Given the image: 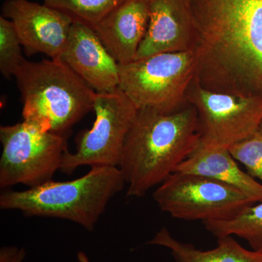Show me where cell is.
Returning <instances> with one entry per match:
<instances>
[{"instance_id": "cell-1", "label": "cell", "mask_w": 262, "mask_h": 262, "mask_svg": "<svg viewBox=\"0 0 262 262\" xmlns=\"http://www.w3.org/2000/svg\"><path fill=\"white\" fill-rule=\"evenodd\" d=\"M192 8L196 82L262 96V0H193Z\"/></svg>"}, {"instance_id": "cell-2", "label": "cell", "mask_w": 262, "mask_h": 262, "mask_svg": "<svg viewBox=\"0 0 262 262\" xmlns=\"http://www.w3.org/2000/svg\"><path fill=\"white\" fill-rule=\"evenodd\" d=\"M200 144L198 114L190 103L169 113L138 110L118 167L127 195L141 198L159 186Z\"/></svg>"}, {"instance_id": "cell-3", "label": "cell", "mask_w": 262, "mask_h": 262, "mask_svg": "<svg viewBox=\"0 0 262 262\" xmlns=\"http://www.w3.org/2000/svg\"><path fill=\"white\" fill-rule=\"evenodd\" d=\"M14 77L23 121L44 132L67 136L94 111L96 92L61 59L26 60Z\"/></svg>"}, {"instance_id": "cell-4", "label": "cell", "mask_w": 262, "mask_h": 262, "mask_svg": "<svg viewBox=\"0 0 262 262\" xmlns=\"http://www.w3.org/2000/svg\"><path fill=\"white\" fill-rule=\"evenodd\" d=\"M125 184L119 168L95 167L74 180H51L26 190L3 192L0 208L21 211L27 216L69 220L91 232L108 203Z\"/></svg>"}, {"instance_id": "cell-5", "label": "cell", "mask_w": 262, "mask_h": 262, "mask_svg": "<svg viewBox=\"0 0 262 262\" xmlns=\"http://www.w3.org/2000/svg\"><path fill=\"white\" fill-rule=\"evenodd\" d=\"M196 76L194 51L157 53L120 65L119 89L138 110L175 111L187 103Z\"/></svg>"}, {"instance_id": "cell-6", "label": "cell", "mask_w": 262, "mask_h": 262, "mask_svg": "<svg viewBox=\"0 0 262 262\" xmlns=\"http://www.w3.org/2000/svg\"><path fill=\"white\" fill-rule=\"evenodd\" d=\"M3 146L0 187L33 188L50 182L69 151L67 136L44 132L21 122L0 127Z\"/></svg>"}, {"instance_id": "cell-7", "label": "cell", "mask_w": 262, "mask_h": 262, "mask_svg": "<svg viewBox=\"0 0 262 262\" xmlns=\"http://www.w3.org/2000/svg\"><path fill=\"white\" fill-rule=\"evenodd\" d=\"M94 111L96 120L90 130L77 139L75 152L68 151L60 170L71 174L81 166L117 167L124 145L135 120L138 108L120 89L112 93H96Z\"/></svg>"}, {"instance_id": "cell-8", "label": "cell", "mask_w": 262, "mask_h": 262, "mask_svg": "<svg viewBox=\"0 0 262 262\" xmlns=\"http://www.w3.org/2000/svg\"><path fill=\"white\" fill-rule=\"evenodd\" d=\"M153 198L162 211L184 221L229 220L253 204L233 187L198 174L174 172L160 184Z\"/></svg>"}, {"instance_id": "cell-9", "label": "cell", "mask_w": 262, "mask_h": 262, "mask_svg": "<svg viewBox=\"0 0 262 262\" xmlns=\"http://www.w3.org/2000/svg\"><path fill=\"white\" fill-rule=\"evenodd\" d=\"M187 101L195 108L203 146L228 149L262 124V96L216 92L202 87L194 78Z\"/></svg>"}, {"instance_id": "cell-10", "label": "cell", "mask_w": 262, "mask_h": 262, "mask_svg": "<svg viewBox=\"0 0 262 262\" xmlns=\"http://www.w3.org/2000/svg\"><path fill=\"white\" fill-rule=\"evenodd\" d=\"M3 16L13 23L26 53H42L51 59L61 57L73 19L46 4L29 0H6Z\"/></svg>"}, {"instance_id": "cell-11", "label": "cell", "mask_w": 262, "mask_h": 262, "mask_svg": "<svg viewBox=\"0 0 262 262\" xmlns=\"http://www.w3.org/2000/svg\"><path fill=\"white\" fill-rule=\"evenodd\" d=\"M66 65L96 93L119 89L120 64L108 53L94 29L74 21L61 57Z\"/></svg>"}, {"instance_id": "cell-12", "label": "cell", "mask_w": 262, "mask_h": 262, "mask_svg": "<svg viewBox=\"0 0 262 262\" xmlns=\"http://www.w3.org/2000/svg\"><path fill=\"white\" fill-rule=\"evenodd\" d=\"M193 0H150L149 21L136 59L166 52L194 51Z\"/></svg>"}, {"instance_id": "cell-13", "label": "cell", "mask_w": 262, "mask_h": 262, "mask_svg": "<svg viewBox=\"0 0 262 262\" xmlns=\"http://www.w3.org/2000/svg\"><path fill=\"white\" fill-rule=\"evenodd\" d=\"M150 0H125L92 28L120 65L136 59L147 32Z\"/></svg>"}, {"instance_id": "cell-14", "label": "cell", "mask_w": 262, "mask_h": 262, "mask_svg": "<svg viewBox=\"0 0 262 262\" xmlns=\"http://www.w3.org/2000/svg\"><path fill=\"white\" fill-rule=\"evenodd\" d=\"M228 149L200 144L175 172L198 174L236 188L253 203L262 201V184L241 170Z\"/></svg>"}, {"instance_id": "cell-15", "label": "cell", "mask_w": 262, "mask_h": 262, "mask_svg": "<svg viewBox=\"0 0 262 262\" xmlns=\"http://www.w3.org/2000/svg\"><path fill=\"white\" fill-rule=\"evenodd\" d=\"M217 239L214 248L204 251L181 242L163 227L148 244L168 248L175 262H262V252L246 249L232 236Z\"/></svg>"}, {"instance_id": "cell-16", "label": "cell", "mask_w": 262, "mask_h": 262, "mask_svg": "<svg viewBox=\"0 0 262 262\" xmlns=\"http://www.w3.org/2000/svg\"><path fill=\"white\" fill-rule=\"evenodd\" d=\"M203 224L217 238L237 236L246 241L253 251L262 252V201L248 205L229 220Z\"/></svg>"}, {"instance_id": "cell-17", "label": "cell", "mask_w": 262, "mask_h": 262, "mask_svg": "<svg viewBox=\"0 0 262 262\" xmlns=\"http://www.w3.org/2000/svg\"><path fill=\"white\" fill-rule=\"evenodd\" d=\"M44 4L73 19L94 27L125 0H43Z\"/></svg>"}, {"instance_id": "cell-18", "label": "cell", "mask_w": 262, "mask_h": 262, "mask_svg": "<svg viewBox=\"0 0 262 262\" xmlns=\"http://www.w3.org/2000/svg\"><path fill=\"white\" fill-rule=\"evenodd\" d=\"M22 46L13 23L0 16V72L3 77L14 76L24 61Z\"/></svg>"}, {"instance_id": "cell-19", "label": "cell", "mask_w": 262, "mask_h": 262, "mask_svg": "<svg viewBox=\"0 0 262 262\" xmlns=\"http://www.w3.org/2000/svg\"><path fill=\"white\" fill-rule=\"evenodd\" d=\"M228 149L234 159L246 167L251 177L262 182V124L252 135Z\"/></svg>"}, {"instance_id": "cell-20", "label": "cell", "mask_w": 262, "mask_h": 262, "mask_svg": "<svg viewBox=\"0 0 262 262\" xmlns=\"http://www.w3.org/2000/svg\"><path fill=\"white\" fill-rule=\"evenodd\" d=\"M26 255L24 248L3 246L0 249V262H23Z\"/></svg>"}]
</instances>
